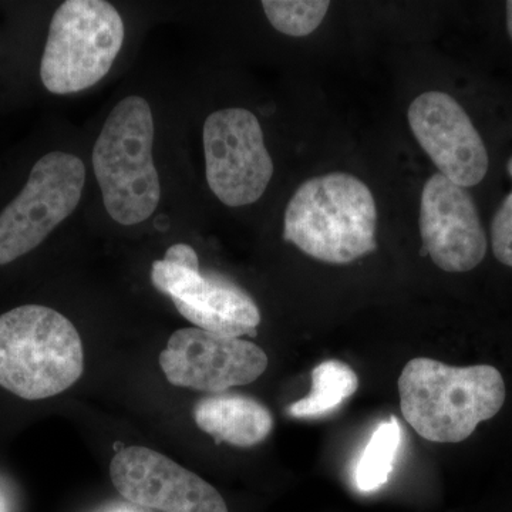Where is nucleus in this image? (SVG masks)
<instances>
[{"label":"nucleus","instance_id":"1","mask_svg":"<svg viewBox=\"0 0 512 512\" xmlns=\"http://www.w3.org/2000/svg\"><path fill=\"white\" fill-rule=\"evenodd\" d=\"M400 409L424 440L461 443L500 413L505 383L490 365L448 366L416 357L399 377Z\"/></svg>","mask_w":512,"mask_h":512},{"label":"nucleus","instance_id":"2","mask_svg":"<svg viewBox=\"0 0 512 512\" xmlns=\"http://www.w3.org/2000/svg\"><path fill=\"white\" fill-rule=\"evenodd\" d=\"M376 232L375 197L352 174L332 173L305 181L285 210V241L326 264H350L376 251Z\"/></svg>","mask_w":512,"mask_h":512},{"label":"nucleus","instance_id":"3","mask_svg":"<svg viewBox=\"0 0 512 512\" xmlns=\"http://www.w3.org/2000/svg\"><path fill=\"white\" fill-rule=\"evenodd\" d=\"M76 326L45 305L26 303L0 315V386L25 400H42L83 375Z\"/></svg>","mask_w":512,"mask_h":512},{"label":"nucleus","instance_id":"4","mask_svg":"<svg viewBox=\"0 0 512 512\" xmlns=\"http://www.w3.org/2000/svg\"><path fill=\"white\" fill-rule=\"evenodd\" d=\"M153 110L140 96L120 100L110 111L93 148V170L111 220L141 224L156 212L160 175L153 158Z\"/></svg>","mask_w":512,"mask_h":512},{"label":"nucleus","instance_id":"5","mask_svg":"<svg viewBox=\"0 0 512 512\" xmlns=\"http://www.w3.org/2000/svg\"><path fill=\"white\" fill-rule=\"evenodd\" d=\"M124 22L104 0H67L50 20L40 83L47 92L67 96L96 86L109 74L123 47Z\"/></svg>","mask_w":512,"mask_h":512},{"label":"nucleus","instance_id":"6","mask_svg":"<svg viewBox=\"0 0 512 512\" xmlns=\"http://www.w3.org/2000/svg\"><path fill=\"white\" fill-rule=\"evenodd\" d=\"M84 184L82 158L60 150L37 157L18 191L0 207V266L39 248L76 211Z\"/></svg>","mask_w":512,"mask_h":512},{"label":"nucleus","instance_id":"7","mask_svg":"<svg viewBox=\"0 0 512 512\" xmlns=\"http://www.w3.org/2000/svg\"><path fill=\"white\" fill-rule=\"evenodd\" d=\"M151 281L195 328L221 336H255L261 312L244 289L220 275H202L194 248L175 244L151 266Z\"/></svg>","mask_w":512,"mask_h":512},{"label":"nucleus","instance_id":"8","mask_svg":"<svg viewBox=\"0 0 512 512\" xmlns=\"http://www.w3.org/2000/svg\"><path fill=\"white\" fill-rule=\"evenodd\" d=\"M205 177L215 197L238 208L261 200L274 177L258 117L242 107L214 111L204 121Z\"/></svg>","mask_w":512,"mask_h":512},{"label":"nucleus","instance_id":"9","mask_svg":"<svg viewBox=\"0 0 512 512\" xmlns=\"http://www.w3.org/2000/svg\"><path fill=\"white\" fill-rule=\"evenodd\" d=\"M158 363L174 386L224 393L264 375L268 356L249 340L184 328L170 336Z\"/></svg>","mask_w":512,"mask_h":512},{"label":"nucleus","instance_id":"10","mask_svg":"<svg viewBox=\"0 0 512 512\" xmlns=\"http://www.w3.org/2000/svg\"><path fill=\"white\" fill-rule=\"evenodd\" d=\"M419 225L424 254L443 271H473L487 255V232L473 195L440 173L421 191Z\"/></svg>","mask_w":512,"mask_h":512},{"label":"nucleus","instance_id":"11","mask_svg":"<svg viewBox=\"0 0 512 512\" xmlns=\"http://www.w3.org/2000/svg\"><path fill=\"white\" fill-rule=\"evenodd\" d=\"M410 128L440 174L463 188L483 183L490 156L480 131L450 94L427 92L410 104Z\"/></svg>","mask_w":512,"mask_h":512},{"label":"nucleus","instance_id":"12","mask_svg":"<svg viewBox=\"0 0 512 512\" xmlns=\"http://www.w3.org/2000/svg\"><path fill=\"white\" fill-rule=\"evenodd\" d=\"M110 477L130 503L163 512H228L222 495L197 474L147 447L113 457Z\"/></svg>","mask_w":512,"mask_h":512},{"label":"nucleus","instance_id":"13","mask_svg":"<svg viewBox=\"0 0 512 512\" xmlns=\"http://www.w3.org/2000/svg\"><path fill=\"white\" fill-rule=\"evenodd\" d=\"M194 420L218 443L235 447H254L274 429V417L264 404L239 394H217L201 399L195 404Z\"/></svg>","mask_w":512,"mask_h":512},{"label":"nucleus","instance_id":"14","mask_svg":"<svg viewBox=\"0 0 512 512\" xmlns=\"http://www.w3.org/2000/svg\"><path fill=\"white\" fill-rule=\"evenodd\" d=\"M357 387L359 379L352 367L339 360H325L313 369L311 393L291 404L288 412L298 419L323 416L353 396Z\"/></svg>","mask_w":512,"mask_h":512},{"label":"nucleus","instance_id":"15","mask_svg":"<svg viewBox=\"0 0 512 512\" xmlns=\"http://www.w3.org/2000/svg\"><path fill=\"white\" fill-rule=\"evenodd\" d=\"M400 447V426L396 419L377 427L357 461L355 481L360 491H375L387 483Z\"/></svg>","mask_w":512,"mask_h":512},{"label":"nucleus","instance_id":"16","mask_svg":"<svg viewBox=\"0 0 512 512\" xmlns=\"http://www.w3.org/2000/svg\"><path fill=\"white\" fill-rule=\"evenodd\" d=\"M328 0H264L266 19L272 28L291 37L312 35L325 19Z\"/></svg>","mask_w":512,"mask_h":512},{"label":"nucleus","instance_id":"17","mask_svg":"<svg viewBox=\"0 0 512 512\" xmlns=\"http://www.w3.org/2000/svg\"><path fill=\"white\" fill-rule=\"evenodd\" d=\"M507 171L512 180V156L508 158ZM490 241L497 261L512 268V188L491 220Z\"/></svg>","mask_w":512,"mask_h":512},{"label":"nucleus","instance_id":"18","mask_svg":"<svg viewBox=\"0 0 512 512\" xmlns=\"http://www.w3.org/2000/svg\"><path fill=\"white\" fill-rule=\"evenodd\" d=\"M505 23H507L508 36L512 40V0L505 2Z\"/></svg>","mask_w":512,"mask_h":512}]
</instances>
